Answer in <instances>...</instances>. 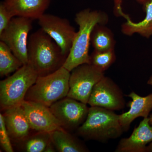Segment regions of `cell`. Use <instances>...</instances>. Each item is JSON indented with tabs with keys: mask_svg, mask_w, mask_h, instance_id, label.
<instances>
[{
	"mask_svg": "<svg viewBox=\"0 0 152 152\" xmlns=\"http://www.w3.org/2000/svg\"><path fill=\"white\" fill-rule=\"evenodd\" d=\"M140 4H143L147 0H136ZM123 0H113L114 7V13L117 17L121 16L124 17L126 15L123 11L122 9V4Z\"/></svg>",
	"mask_w": 152,
	"mask_h": 152,
	"instance_id": "24",
	"label": "cell"
},
{
	"mask_svg": "<svg viewBox=\"0 0 152 152\" xmlns=\"http://www.w3.org/2000/svg\"><path fill=\"white\" fill-rule=\"evenodd\" d=\"M51 140L50 133L38 132L23 140L22 148L25 152H45Z\"/></svg>",
	"mask_w": 152,
	"mask_h": 152,
	"instance_id": "20",
	"label": "cell"
},
{
	"mask_svg": "<svg viewBox=\"0 0 152 152\" xmlns=\"http://www.w3.org/2000/svg\"><path fill=\"white\" fill-rule=\"evenodd\" d=\"M115 41L111 31L104 25L98 24L94 28L91 43L95 50L105 51L115 48Z\"/></svg>",
	"mask_w": 152,
	"mask_h": 152,
	"instance_id": "18",
	"label": "cell"
},
{
	"mask_svg": "<svg viewBox=\"0 0 152 152\" xmlns=\"http://www.w3.org/2000/svg\"><path fill=\"white\" fill-rule=\"evenodd\" d=\"M142 5L146 13L145 17L143 20L134 23L128 15L125 18L126 22L122 25L121 31L126 35L138 34L146 38L152 35V0H147Z\"/></svg>",
	"mask_w": 152,
	"mask_h": 152,
	"instance_id": "16",
	"label": "cell"
},
{
	"mask_svg": "<svg viewBox=\"0 0 152 152\" xmlns=\"http://www.w3.org/2000/svg\"><path fill=\"white\" fill-rule=\"evenodd\" d=\"M71 72L67 97L88 104L94 87L104 76V72L89 64L80 65Z\"/></svg>",
	"mask_w": 152,
	"mask_h": 152,
	"instance_id": "6",
	"label": "cell"
},
{
	"mask_svg": "<svg viewBox=\"0 0 152 152\" xmlns=\"http://www.w3.org/2000/svg\"><path fill=\"white\" fill-rule=\"evenodd\" d=\"M152 142V126L149 117L144 118L135 127L129 137L120 140L115 152H146L148 144Z\"/></svg>",
	"mask_w": 152,
	"mask_h": 152,
	"instance_id": "12",
	"label": "cell"
},
{
	"mask_svg": "<svg viewBox=\"0 0 152 152\" xmlns=\"http://www.w3.org/2000/svg\"><path fill=\"white\" fill-rule=\"evenodd\" d=\"M127 96L132 99L127 104L129 110L119 115L120 124L124 132L128 131L132 123L137 118L148 117L152 110V93L146 96H141L132 92Z\"/></svg>",
	"mask_w": 152,
	"mask_h": 152,
	"instance_id": "14",
	"label": "cell"
},
{
	"mask_svg": "<svg viewBox=\"0 0 152 152\" xmlns=\"http://www.w3.org/2000/svg\"><path fill=\"white\" fill-rule=\"evenodd\" d=\"M32 129L37 132L51 133L64 129L49 107L36 102L24 100L21 104Z\"/></svg>",
	"mask_w": 152,
	"mask_h": 152,
	"instance_id": "11",
	"label": "cell"
},
{
	"mask_svg": "<svg viewBox=\"0 0 152 152\" xmlns=\"http://www.w3.org/2000/svg\"><path fill=\"white\" fill-rule=\"evenodd\" d=\"M116 60L115 50L98 51L94 50L90 55V64L104 72L113 64Z\"/></svg>",
	"mask_w": 152,
	"mask_h": 152,
	"instance_id": "21",
	"label": "cell"
},
{
	"mask_svg": "<svg viewBox=\"0 0 152 152\" xmlns=\"http://www.w3.org/2000/svg\"><path fill=\"white\" fill-rule=\"evenodd\" d=\"M7 129L2 114H0V143L3 149L6 152L14 151Z\"/></svg>",
	"mask_w": 152,
	"mask_h": 152,
	"instance_id": "22",
	"label": "cell"
},
{
	"mask_svg": "<svg viewBox=\"0 0 152 152\" xmlns=\"http://www.w3.org/2000/svg\"><path fill=\"white\" fill-rule=\"evenodd\" d=\"M148 84L151 85V86H152V75L150 78L148 80V83H147Z\"/></svg>",
	"mask_w": 152,
	"mask_h": 152,
	"instance_id": "27",
	"label": "cell"
},
{
	"mask_svg": "<svg viewBox=\"0 0 152 152\" xmlns=\"http://www.w3.org/2000/svg\"><path fill=\"white\" fill-rule=\"evenodd\" d=\"M38 23L59 46L63 54L67 57L77 33L67 19L44 14L38 19Z\"/></svg>",
	"mask_w": 152,
	"mask_h": 152,
	"instance_id": "8",
	"label": "cell"
},
{
	"mask_svg": "<svg viewBox=\"0 0 152 152\" xmlns=\"http://www.w3.org/2000/svg\"><path fill=\"white\" fill-rule=\"evenodd\" d=\"M65 130L77 129L86 119L89 108L87 104L66 97L49 107Z\"/></svg>",
	"mask_w": 152,
	"mask_h": 152,
	"instance_id": "9",
	"label": "cell"
},
{
	"mask_svg": "<svg viewBox=\"0 0 152 152\" xmlns=\"http://www.w3.org/2000/svg\"><path fill=\"white\" fill-rule=\"evenodd\" d=\"M77 130L78 135L83 138L103 142L119 137L124 132L119 115L113 111L97 107L89 108L86 119Z\"/></svg>",
	"mask_w": 152,
	"mask_h": 152,
	"instance_id": "3",
	"label": "cell"
},
{
	"mask_svg": "<svg viewBox=\"0 0 152 152\" xmlns=\"http://www.w3.org/2000/svg\"><path fill=\"white\" fill-rule=\"evenodd\" d=\"M32 20L24 17H14L7 27L0 33L1 41L7 45L23 65L28 63V36L32 28Z\"/></svg>",
	"mask_w": 152,
	"mask_h": 152,
	"instance_id": "7",
	"label": "cell"
},
{
	"mask_svg": "<svg viewBox=\"0 0 152 152\" xmlns=\"http://www.w3.org/2000/svg\"><path fill=\"white\" fill-rule=\"evenodd\" d=\"M88 104L114 111L124 109L126 102L119 87L112 79L104 76L94 87Z\"/></svg>",
	"mask_w": 152,
	"mask_h": 152,
	"instance_id": "10",
	"label": "cell"
},
{
	"mask_svg": "<svg viewBox=\"0 0 152 152\" xmlns=\"http://www.w3.org/2000/svg\"><path fill=\"white\" fill-rule=\"evenodd\" d=\"M108 16L104 12L87 9L76 14L75 21L79 26L72 48L63 66L69 71L78 66L90 64L89 49L94 28L98 24L105 25Z\"/></svg>",
	"mask_w": 152,
	"mask_h": 152,
	"instance_id": "1",
	"label": "cell"
},
{
	"mask_svg": "<svg viewBox=\"0 0 152 152\" xmlns=\"http://www.w3.org/2000/svg\"><path fill=\"white\" fill-rule=\"evenodd\" d=\"M4 111L2 114L11 138L23 141L27 137L31 128L21 106L12 107Z\"/></svg>",
	"mask_w": 152,
	"mask_h": 152,
	"instance_id": "13",
	"label": "cell"
},
{
	"mask_svg": "<svg viewBox=\"0 0 152 152\" xmlns=\"http://www.w3.org/2000/svg\"><path fill=\"white\" fill-rule=\"evenodd\" d=\"M28 63L39 76L56 72L63 66L67 58L56 43L41 28L28 38Z\"/></svg>",
	"mask_w": 152,
	"mask_h": 152,
	"instance_id": "2",
	"label": "cell"
},
{
	"mask_svg": "<svg viewBox=\"0 0 152 152\" xmlns=\"http://www.w3.org/2000/svg\"><path fill=\"white\" fill-rule=\"evenodd\" d=\"M23 65L7 45L0 41V76H8Z\"/></svg>",
	"mask_w": 152,
	"mask_h": 152,
	"instance_id": "19",
	"label": "cell"
},
{
	"mask_svg": "<svg viewBox=\"0 0 152 152\" xmlns=\"http://www.w3.org/2000/svg\"><path fill=\"white\" fill-rule=\"evenodd\" d=\"M71 72L64 66L44 76H38L30 88L25 100L39 103L50 107L60 100L67 97Z\"/></svg>",
	"mask_w": 152,
	"mask_h": 152,
	"instance_id": "4",
	"label": "cell"
},
{
	"mask_svg": "<svg viewBox=\"0 0 152 152\" xmlns=\"http://www.w3.org/2000/svg\"><path fill=\"white\" fill-rule=\"evenodd\" d=\"M149 118L150 124L152 125V114L150 115ZM146 152H152V142L147 146Z\"/></svg>",
	"mask_w": 152,
	"mask_h": 152,
	"instance_id": "26",
	"label": "cell"
},
{
	"mask_svg": "<svg viewBox=\"0 0 152 152\" xmlns=\"http://www.w3.org/2000/svg\"><path fill=\"white\" fill-rule=\"evenodd\" d=\"M38 74L29 63L0 82V104L3 110L21 105Z\"/></svg>",
	"mask_w": 152,
	"mask_h": 152,
	"instance_id": "5",
	"label": "cell"
},
{
	"mask_svg": "<svg viewBox=\"0 0 152 152\" xmlns=\"http://www.w3.org/2000/svg\"><path fill=\"white\" fill-rule=\"evenodd\" d=\"M51 139L55 148L59 152H85L89 151L86 147L75 137L60 129L50 133Z\"/></svg>",
	"mask_w": 152,
	"mask_h": 152,
	"instance_id": "17",
	"label": "cell"
},
{
	"mask_svg": "<svg viewBox=\"0 0 152 152\" xmlns=\"http://www.w3.org/2000/svg\"><path fill=\"white\" fill-rule=\"evenodd\" d=\"M14 17L3 1L1 2L0 4V33L7 27Z\"/></svg>",
	"mask_w": 152,
	"mask_h": 152,
	"instance_id": "23",
	"label": "cell"
},
{
	"mask_svg": "<svg viewBox=\"0 0 152 152\" xmlns=\"http://www.w3.org/2000/svg\"><path fill=\"white\" fill-rule=\"evenodd\" d=\"M56 149L55 148L52 142V140L50 142L46 148L45 150V152H54L56 151Z\"/></svg>",
	"mask_w": 152,
	"mask_h": 152,
	"instance_id": "25",
	"label": "cell"
},
{
	"mask_svg": "<svg viewBox=\"0 0 152 152\" xmlns=\"http://www.w3.org/2000/svg\"><path fill=\"white\" fill-rule=\"evenodd\" d=\"M51 0H4L3 2L14 17L39 19L48 8Z\"/></svg>",
	"mask_w": 152,
	"mask_h": 152,
	"instance_id": "15",
	"label": "cell"
}]
</instances>
